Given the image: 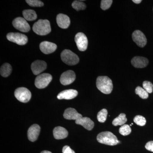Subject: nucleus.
<instances>
[{
    "label": "nucleus",
    "instance_id": "11",
    "mask_svg": "<svg viewBox=\"0 0 153 153\" xmlns=\"http://www.w3.org/2000/svg\"><path fill=\"white\" fill-rule=\"evenodd\" d=\"M133 40L138 46L143 47L147 44V39L146 36L140 30H136L132 35Z\"/></svg>",
    "mask_w": 153,
    "mask_h": 153
},
{
    "label": "nucleus",
    "instance_id": "33",
    "mask_svg": "<svg viewBox=\"0 0 153 153\" xmlns=\"http://www.w3.org/2000/svg\"><path fill=\"white\" fill-rule=\"evenodd\" d=\"M63 153H75L74 151L71 149L70 147L68 146H66L63 148Z\"/></svg>",
    "mask_w": 153,
    "mask_h": 153
},
{
    "label": "nucleus",
    "instance_id": "17",
    "mask_svg": "<svg viewBox=\"0 0 153 153\" xmlns=\"http://www.w3.org/2000/svg\"><path fill=\"white\" fill-rule=\"evenodd\" d=\"M131 63L132 65L135 68H143L147 66L149 61L146 57L136 56L132 58Z\"/></svg>",
    "mask_w": 153,
    "mask_h": 153
},
{
    "label": "nucleus",
    "instance_id": "14",
    "mask_svg": "<svg viewBox=\"0 0 153 153\" xmlns=\"http://www.w3.org/2000/svg\"><path fill=\"white\" fill-rule=\"evenodd\" d=\"M41 128L38 124H34L31 126L28 130V139L30 141L35 142L38 139L40 134Z\"/></svg>",
    "mask_w": 153,
    "mask_h": 153
},
{
    "label": "nucleus",
    "instance_id": "22",
    "mask_svg": "<svg viewBox=\"0 0 153 153\" xmlns=\"http://www.w3.org/2000/svg\"><path fill=\"white\" fill-rule=\"evenodd\" d=\"M12 71V66L9 63H5L1 66L0 73L3 77H7Z\"/></svg>",
    "mask_w": 153,
    "mask_h": 153
},
{
    "label": "nucleus",
    "instance_id": "31",
    "mask_svg": "<svg viewBox=\"0 0 153 153\" xmlns=\"http://www.w3.org/2000/svg\"><path fill=\"white\" fill-rule=\"evenodd\" d=\"M112 0H102L101 2V8L103 10H108L112 4Z\"/></svg>",
    "mask_w": 153,
    "mask_h": 153
},
{
    "label": "nucleus",
    "instance_id": "7",
    "mask_svg": "<svg viewBox=\"0 0 153 153\" xmlns=\"http://www.w3.org/2000/svg\"><path fill=\"white\" fill-rule=\"evenodd\" d=\"M7 38L9 41L22 46L25 45L28 42L27 37L20 33H9L7 35Z\"/></svg>",
    "mask_w": 153,
    "mask_h": 153
},
{
    "label": "nucleus",
    "instance_id": "25",
    "mask_svg": "<svg viewBox=\"0 0 153 153\" xmlns=\"http://www.w3.org/2000/svg\"><path fill=\"white\" fill-rule=\"evenodd\" d=\"M108 115V111L107 109L104 108L102 109L97 114V119L100 123H104L106 121Z\"/></svg>",
    "mask_w": 153,
    "mask_h": 153
},
{
    "label": "nucleus",
    "instance_id": "23",
    "mask_svg": "<svg viewBox=\"0 0 153 153\" xmlns=\"http://www.w3.org/2000/svg\"><path fill=\"white\" fill-rule=\"evenodd\" d=\"M127 121L125 114L122 113L118 117L115 118L112 122V124L114 126H123Z\"/></svg>",
    "mask_w": 153,
    "mask_h": 153
},
{
    "label": "nucleus",
    "instance_id": "21",
    "mask_svg": "<svg viewBox=\"0 0 153 153\" xmlns=\"http://www.w3.org/2000/svg\"><path fill=\"white\" fill-rule=\"evenodd\" d=\"M23 15L24 18L28 21H34L37 18L36 12L32 10H26L23 11Z\"/></svg>",
    "mask_w": 153,
    "mask_h": 153
},
{
    "label": "nucleus",
    "instance_id": "24",
    "mask_svg": "<svg viewBox=\"0 0 153 153\" xmlns=\"http://www.w3.org/2000/svg\"><path fill=\"white\" fill-rule=\"evenodd\" d=\"M72 7L77 11L84 10L86 9V6L85 3L82 1H75L72 3Z\"/></svg>",
    "mask_w": 153,
    "mask_h": 153
},
{
    "label": "nucleus",
    "instance_id": "4",
    "mask_svg": "<svg viewBox=\"0 0 153 153\" xmlns=\"http://www.w3.org/2000/svg\"><path fill=\"white\" fill-rule=\"evenodd\" d=\"M61 58L64 63L70 66L76 65L79 62V58L78 56L68 49H65L62 52Z\"/></svg>",
    "mask_w": 153,
    "mask_h": 153
},
{
    "label": "nucleus",
    "instance_id": "9",
    "mask_svg": "<svg viewBox=\"0 0 153 153\" xmlns=\"http://www.w3.org/2000/svg\"><path fill=\"white\" fill-rule=\"evenodd\" d=\"M76 46L80 51L86 50L88 44V41L86 36L84 33H79L76 34L74 38Z\"/></svg>",
    "mask_w": 153,
    "mask_h": 153
},
{
    "label": "nucleus",
    "instance_id": "34",
    "mask_svg": "<svg viewBox=\"0 0 153 153\" xmlns=\"http://www.w3.org/2000/svg\"><path fill=\"white\" fill-rule=\"evenodd\" d=\"M132 1L135 4H139L142 1L141 0H133Z\"/></svg>",
    "mask_w": 153,
    "mask_h": 153
},
{
    "label": "nucleus",
    "instance_id": "26",
    "mask_svg": "<svg viewBox=\"0 0 153 153\" xmlns=\"http://www.w3.org/2000/svg\"><path fill=\"white\" fill-rule=\"evenodd\" d=\"M135 93L143 99H146L149 97V93L140 86H137L136 88Z\"/></svg>",
    "mask_w": 153,
    "mask_h": 153
},
{
    "label": "nucleus",
    "instance_id": "3",
    "mask_svg": "<svg viewBox=\"0 0 153 153\" xmlns=\"http://www.w3.org/2000/svg\"><path fill=\"white\" fill-rule=\"evenodd\" d=\"M97 140L99 143L108 146H115L120 143L117 137L110 131L102 132L99 134Z\"/></svg>",
    "mask_w": 153,
    "mask_h": 153
},
{
    "label": "nucleus",
    "instance_id": "6",
    "mask_svg": "<svg viewBox=\"0 0 153 153\" xmlns=\"http://www.w3.org/2000/svg\"><path fill=\"white\" fill-rule=\"evenodd\" d=\"M15 96L21 102H28L31 99L32 94L30 91L25 87H20L17 88L15 91Z\"/></svg>",
    "mask_w": 153,
    "mask_h": 153
},
{
    "label": "nucleus",
    "instance_id": "27",
    "mask_svg": "<svg viewBox=\"0 0 153 153\" xmlns=\"http://www.w3.org/2000/svg\"><path fill=\"white\" fill-rule=\"evenodd\" d=\"M131 132V128L128 125H123V126H122L119 129L120 133L123 136L128 135Z\"/></svg>",
    "mask_w": 153,
    "mask_h": 153
},
{
    "label": "nucleus",
    "instance_id": "30",
    "mask_svg": "<svg viewBox=\"0 0 153 153\" xmlns=\"http://www.w3.org/2000/svg\"><path fill=\"white\" fill-rule=\"evenodd\" d=\"M143 88L148 93H152L153 92V85L151 82L148 81H144L143 83Z\"/></svg>",
    "mask_w": 153,
    "mask_h": 153
},
{
    "label": "nucleus",
    "instance_id": "1",
    "mask_svg": "<svg viewBox=\"0 0 153 153\" xmlns=\"http://www.w3.org/2000/svg\"><path fill=\"white\" fill-rule=\"evenodd\" d=\"M97 87L105 94H109L112 92L113 85L112 80L107 76H99L97 79Z\"/></svg>",
    "mask_w": 153,
    "mask_h": 153
},
{
    "label": "nucleus",
    "instance_id": "35",
    "mask_svg": "<svg viewBox=\"0 0 153 153\" xmlns=\"http://www.w3.org/2000/svg\"><path fill=\"white\" fill-rule=\"evenodd\" d=\"M41 153H52L51 152H49L48 151H42Z\"/></svg>",
    "mask_w": 153,
    "mask_h": 153
},
{
    "label": "nucleus",
    "instance_id": "18",
    "mask_svg": "<svg viewBox=\"0 0 153 153\" xmlns=\"http://www.w3.org/2000/svg\"><path fill=\"white\" fill-rule=\"evenodd\" d=\"M63 117L66 119L76 120L82 118V115L78 113L74 108H69L65 110L63 114Z\"/></svg>",
    "mask_w": 153,
    "mask_h": 153
},
{
    "label": "nucleus",
    "instance_id": "2",
    "mask_svg": "<svg viewBox=\"0 0 153 153\" xmlns=\"http://www.w3.org/2000/svg\"><path fill=\"white\" fill-rule=\"evenodd\" d=\"M33 30L36 34L39 36L48 35L51 31L50 22L47 20L40 19L33 25Z\"/></svg>",
    "mask_w": 153,
    "mask_h": 153
},
{
    "label": "nucleus",
    "instance_id": "8",
    "mask_svg": "<svg viewBox=\"0 0 153 153\" xmlns=\"http://www.w3.org/2000/svg\"><path fill=\"white\" fill-rule=\"evenodd\" d=\"M14 27L24 33H27L30 30V25L25 18L18 17L14 19L13 22Z\"/></svg>",
    "mask_w": 153,
    "mask_h": 153
},
{
    "label": "nucleus",
    "instance_id": "13",
    "mask_svg": "<svg viewBox=\"0 0 153 153\" xmlns=\"http://www.w3.org/2000/svg\"><path fill=\"white\" fill-rule=\"evenodd\" d=\"M57 48L56 44L48 42L43 41L40 44V49L41 52L45 54H49L55 52Z\"/></svg>",
    "mask_w": 153,
    "mask_h": 153
},
{
    "label": "nucleus",
    "instance_id": "12",
    "mask_svg": "<svg viewBox=\"0 0 153 153\" xmlns=\"http://www.w3.org/2000/svg\"><path fill=\"white\" fill-rule=\"evenodd\" d=\"M47 63L43 60H37L31 65V69L33 74L38 75L47 68Z\"/></svg>",
    "mask_w": 153,
    "mask_h": 153
},
{
    "label": "nucleus",
    "instance_id": "19",
    "mask_svg": "<svg viewBox=\"0 0 153 153\" xmlns=\"http://www.w3.org/2000/svg\"><path fill=\"white\" fill-rule=\"evenodd\" d=\"M75 123L76 124L82 126L84 128L89 131L91 130L94 126V123L93 121L91 120L89 118L87 117L80 118L79 119L75 120Z\"/></svg>",
    "mask_w": 153,
    "mask_h": 153
},
{
    "label": "nucleus",
    "instance_id": "10",
    "mask_svg": "<svg viewBox=\"0 0 153 153\" xmlns=\"http://www.w3.org/2000/svg\"><path fill=\"white\" fill-rule=\"evenodd\" d=\"M75 79L76 75L74 71L72 70H68L61 74L60 82L62 85H68L74 82Z\"/></svg>",
    "mask_w": 153,
    "mask_h": 153
},
{
    "label": "nucleus",
    "instance_id": "32",
    "mask_svg": "<svg viewBox=\"0 0 153 153\" xmlns=\"http://www.w3.org/2000/svg\"><path fill=\"white\" fill-rule=\"evenodd\" d=\"M145 148L148 151L153 152V141H151L147 143L145 146Z\"/></svg>",
    "mask_w": 153,
    "mask_h": 153
},
{
    "label": "nucleus",
    "instance_id": "16",
    "mask_svg": "<svg viewBox=\"0 0 153 153\" xmlns=\"http://www.w3.org/2000/svg\"><path fill=\"white\" fill-rule=\"evenodd\" d=\"M78 95L77 91L74 89H68L60 92L57 96L59 100H71L75 98Z\"/></svg>",
    "mask_w": 153,
    "mask_h": 153
},
{
    "label": "nucleus",
    "instance_id": "5",
    "mask_svg": "<svg viewBox=\"0 0 153 153\" xmlns=\"http://www.w3.org/2000/svg\"><path fill=\"white\" fill-rule=\"evenodd\" d=\"M52 79V75L48 73L39 74L35 79V85L37 88L40 89L45 88L49 85Z\"/></svg>",
    "mask_w": 153,
    "mask_h": 153
},
{
    "label": "nucleus",
    "instance_id": "29",
    "mask_svg": "<svg viewBox=\"0 0 153 153\" xmlns=\"http://www.w3.org/2000/svg\"><path fill=\"white\" fill-rule=\"evenodd\" d=\"M26 2L31 7H41L44 5L43 2L38 0H27Z\"/></svg>",
    "mask_w": 153,
    "mask_h": 153
},
{
    "label": "nucleus",
    "instance_id": "20",
    "mask_svg": "<svg viewBox=\"0 0 153 153\" xmlns=\"http://www.w3.org/2000/svg\"><path fill=\"white\" fill-rule=\"evenodd\" d=\"M53 135L57 140L66 138L68 135V132L66 129L61 126H57L53 130Z\"/></svg>",
    "mask_w": 153,
    "mask_h": 153
},
{
    "label": "nucleus",
    "instance_id": "15",
    "mask_svg": "<svg viewBox=\"0 0 153 153\" xmlns=\"http://www.w3.org/2000/svg\"><path fill=\"white\" fill-rule=\"evenodd\" d=\"M56 21L58 26L62 29H67L70 25V19L64 14H58L56 18Z\"/></svg>",
    "mask_w": 153,
    "mask_h": 153
},
{
    "label": "nucleus",
    "instance_id": "28",
    "mask_svg": "<svg viewBox=\"0 0 153 153\" xmlns=\"http://www.w3.org/2000/svg\"><path fill=\"white\" fill-rule=\"evenodd\" d=\"M134 121L137 125L141 126H145L146 123V118L144 117L141 115H137L134 119Z\"/></svg>",
    "mask_w": 153,
    "mask_h": 153
}]
</instances>
